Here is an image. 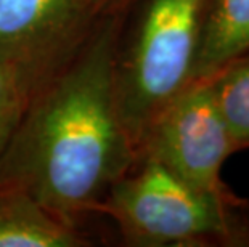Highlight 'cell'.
<instances>
[{"label":"cell","instance_id":"2","mask_svg":"<svg viewBox=\"0 0 249 247\" xmlns=\"http://www.w3.org/2000/svg\"><path fill=\"white\" fill-rule=\"evenodd\" d=\"M209 0H134L123 13L114 95L137 151L161 109L195 81Z\"/></svg>","mask_w":249,"mask_h":247},{"label":"cell","instance_id":"4","mask_svg":"<svg viewBox=\"0 0 249 247\" xmlns=\"http://www.w3.org/2000/svg\"><path fill=\"white\" fill-rule=\"evenodd\" d=\"M107 15V0H0V63L29 99Z\"/></svg>","mask_w":249,"mask_h":247},{"label":"cell","instance_id":"7","mask_svg":"<svg viewBox=\"0 0 249 247\" xmlns=\"http://www.w3.org/2000/svg\"><path fill=\"white\" fill-rule=\"evenodd\" d=\"M248 50L249 0H209L195 81L208 79Z\"/></svg>","mask_w":249,"mask_h":247},{"label":"cell","instance_id":"1","mask_svg":"<svg viewBox=\"0 0 249 247\" xmlns=\"http://www.w3.org/2000/svg\"><path fill=\"white\" fill-rule=\"evenodd\" d=\"M123 13H109L31 95L0 162V186L29 193L77 225L139 159L114 95Z\"/></svg>","mask_w":249,"mask_h":247},{"label":"cell","instance_id":"10","mask_svg":"<svg viewBox=\"0 0 249 247\" xmlns=\"http://www.w3.org/2000/svg\"><path fill=\"white\" fill-rule=\"evenodd\" d=\"M109 13H124L134 0H107Z\"/></svg>","mask_w":249,"mask_h":247},{"label":"cell","instance_id":"8","mask_svg":"<svg viewBox=\"0 0 249 247\" xmlns=\"http://www.w3.org/2000/svg\"><path fill=\"white\" fill-rule=\"evenodd\" d=\"M236 151L249 149V50L208 77Z\"/></svg>","mask_w":249,"mask_h":247},{"label":"cell","instance_id":"3","mask_svg":"<svg viewBox=\"0 0 249 247\" xmlns=\"http://www.w3.org/2000/svg\"><path fill=\"white\" fill-rule=\"evenodd\" d=\"M95 212L111 217L127 246L249 247V201L187 185L153 157L139 156Z\"/></svg>","mask_w":249,"mask_h":247},{"label":"cell","instance_id":"5","mask_svg":"<svg viewBox=\"0 0 249 247\" xmlns=\"http://www.w3.org/2000/svg\"><path fill=\"white\" fill-rule=\"evenodd\" d=\"M238 152L214 101L208 79L195 81L151 120L139 156L153 157L199 191L229 194L220 178L227 157Z\"/></svg>","mask_w":249,"mask_h":247},{"label":"cell","instance_id":"6","mask_svg":"<svg viewBox=\"0 0 249 247\" xmlns=\"http://www.w3.org/2000/svg\"><path fill=\"white\" fill-rule=\"evenodd\" d=\"M72 225L19 188L0 186V247H82Z\"/></svg>","mask_w":249,"mask_h":247},{"label":"cell","instance_id":"9","mask_svg":"<svg viewBox=\"0 0 249 247\" xmlns=\"http://www.w3.org/2000/svg\"><path fill=\"white\" fill-rule=\"evenodd\" d=\"M28 95L15 76L0 63V162L24 114Z\"/></svg>","mask_w":249,"mask_h":247}]
</instances>
